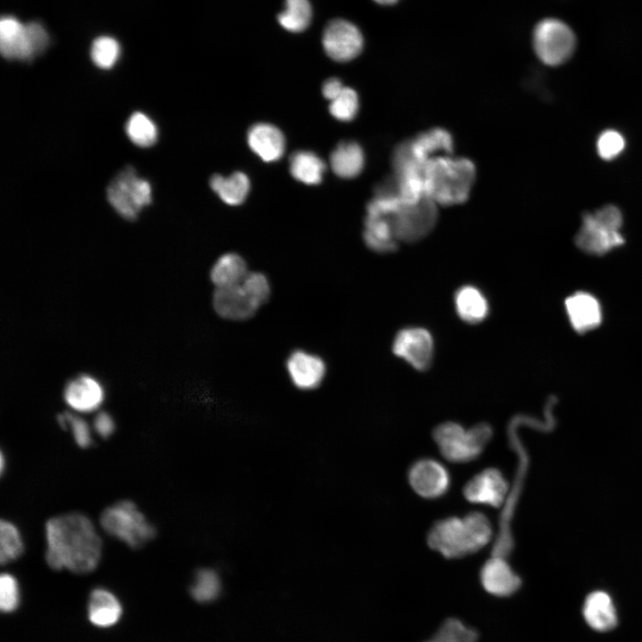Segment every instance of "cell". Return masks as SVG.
I'll use <instances>...</instances> for the list:
<instances>
[{"mask_svg":"<svg viewBox=\"0 0 642 642\" xmlns=\"http://www.w3.org/2000/svg\"><path fill=\"white\" fill-rule=\"evenodd\" d=\"M45 559L55 571L93 572L103 554V539L91 518L78 511L49 518L45 524Z\"/></svg>","mask_w":642,"mask_h":642,"instance_id":"1","label":"cell"},{"mask_svg":"<svg viewBox=\"0 0 642 642\" xmlns=\"http://www.w3.org/2000/svg\"><path fill=\"white\" fill-rule=\"evenodd\" d=\"M423 176L425 193L437 204L450 206L469 198L476 169L466 158L440 155L425 162Z\"/></svg>","mask_w":642,"mask_h":642,"instance_id":"2","label":"cell"},{"mask_svg":"<svg viewBox=\"0 0 642 642\" xmlns=\"http://www.w3.org/2000/svg\"><path fill=\"white\" fill-rule=\"evenodd\" d=\"M102 530L130 548H140L153 539L155 526L130 499L119 500L106 506L99 517Z\"/></svg>","mask_w":642,"mask_h":642,"instance_id":"3","label":"cell"},{"mask_svg":"<svg viewBox=\"0 0 642 642\" xmlns=\"http://www.w3.org/2000/svg\"><path fill=\"white\" fill-rule=\"evenodd\" d=\"M432 437L448 461L466 463L482 452L492 437V428L479 423L465 431L457 423L445 422L434 428Z\"/></svg>","mask_w":642,"mask_h":642,"instance_id":"4","label":"cell"},{"mask_svg":"<svg viewBox=\"0 0 642 642\" xmlns=\"http://www.w3.org/2000/svg\"><path fill=\"white\" fill-rule=\"evenodd\" d=\"M49 34L39 21L22 23L12 15L0 21V49L7 60L29 62L45 51Z\"/></svg>","mask_w":642,"mask_h":642,"instance_id":"5","label":"cell"},{"mask_svg":"<svg viewBox=\"0 0 642 642\" xmlns=\"http://www.w3.org/2000/svg\"><path fill=\"white\" fill-rule=\"evenodd\" d=\"M621 224V210L613 205H607L595 212L586 213L575 236V243L587 253L605 254L624 243L620 233Z\"/></svg>","mask_w":642,"mask_h":642,"instance_id":"6","label":"cell"},{"mask_svg":"<svg viewBox=\"0 0 642 642\" xmlns=\"http://www.w3.org/2000/svg\"><path fill=\"white\" fill-rule=\"evenodd\" d=\"M532 45L541 62L556 67L571 59L577 47V37L565 21L546 18L534 27Z\"/></svg>","mask_w":642,"mask_h":642,"instance_id":"7","label":"cell"},{"mask_svg":"<svg viewBox=\"0 0 642 642\" xmlns=\"http://www.w3.org/2000/svg\"><path fill=\"white\" fill-rule=\"evenodd\" d=\"M111 205L123 218L134 220L139 211L150 204V184L139 177L132 167H127L111 182L107 189Z\"/></svg>","mask_w":642,"mask_h":642,"instance_id":"8","label":"cell"},{"mask_svg":"<svg viewBox=\"0 0 642 642\" xmlns=\"http://www.w3.org/2000/svg\"><path fill=\"white\" fill-rule=\"evenodd\" d=\"M437 203L427 194L417 202L401 204L391 215L392 226L399 242L416 243L433 229L437 218Z\"/></svg>","mask_w":642,"mask_h":642,"instance_id":"9","label":"cell"},{"mask_svg":"<svg viewBox=\"0 0 642 642\" xmlns=\"http://www.w3.org/2000/svg\"><path fill=\"white\" fill-rule=\"evenodd\" d=\"M322 43L325 52L331 59L345 62L353 60L362 52L364 38L355 24L336 19L325 27Z\"/></svg>","mask_w":642,"mask_h":642,"instance_id":"10","label":"cell"},{"mask_svg":"<svg viewBox=\"0 0 642 642\" xmlns=\"http://www.w3.org/2000/svg\"><path fill=\"white\" fill-rule=\"evenodd\" d=\"M392 351L418 371L427 370L432 363L434 342L432 334L423 327L410 326L398 332Z\"/></svg>","mask_w":642,"mask_h":642,"instance_id":"11","label":"cell"},{"mask_svg":"<svg viewBox=\"0 0 642 642\" xmlns=\"http://www.w3.org/2000/svg\"><path fill=\"white\" fill-rule=\"evenodd\" d=\"M212 306L220 317L231 321L247 320L260 308L242 282L216 288L212 296Z\"/></svg>","mask_w":642,"mask_h":642,"instance_id":"12","label":"cell"},{"mask_svg":"<svg viewBox=\"0 0 642 642\" xmlns=\"http://www.w3.org/2000/svg\"><path fill=\"white\" fill-rule=\"evenodd\" d=\"M427 543L447 558H458L469 554L463 519L458 517L436 522L428 531Z\"/></svg>","mask_w":642,"mask_h":642,"instance_id":"13","label":"cell"},{"mask_svg":"<svg viewBox=\"0 0 642 642\" xmlns=\"http://www.w3.org/2000/svg\"><path fill=\"white\" fill-rule=\"evenodd\" d=\"M407 475L413 490L423 498L440 497L449 489V476L446 468L431 458L416 461L410 466Z\"/></svg>","mask_w":642,"mask_h":642,"instance_id":"14","label":"cell"},{"mask_svg":"<svg viewBox=\"0 0 642 642\" xmlns=\"http://www.w3.org/2000/svg\"><path fill=\"white\" fill-rule=\"evenodd\" d=\"M285 366L293 385L302 391H310L318 387L325 379L327 370L322 358L302 350L292 351Z\"/></svg>","mask_w":642,"mask_h":642,"instance_id":"15","label":"cell"},{"mask_svg":"<svg viewBox=\"0 0 642 642\" xmlns=\"http://www.w3.org/2000/svg\"><path fill=\"white\" fill-rule=\"evenodd\" d=\"M508 484L501 472L495 468L483 470L464 487V496L473 503L499 506L505 500Z\"/></svg>","mask_w":642,"mask_h":642,"instance_id":"16","label":"cell"},{"mask_svg":"<svg viewBox=\"0 0 642 642\" xmlns=\"http://www.w3.org/2000/svg\"><path fill=\"white\" fill-rule=\"evenodd\" d=\"M63 398L66 404L78 413H91L103 404L105 392L98 380L88 374H79L68 382Z\"/></svg>","mask_w":642,"mask_h":642,"instance_id":"17","label":"cell"},{"mask_svg":"<svg viewBox=\"0 0 642 642\" xmlns=\"http://www.w3.org/2000/svg\"><path fill=\"white\" fill-rule=\"evenodd\" d=\"M480 577L484 589L497 597L510 596L521 586L520 577L499 556L490 558L483 564Z\"/></svg>","mask_w":642,"mask_h":642,"instance_id":"18","label":"cell"},{"mask_svg":"<svg viewBox=\"0 0 642 642\" xmlns=\"http://www.w3.org/2000/svg\"><path fill=\"white\" fill-rule=\"evenodd\" d=\"M247 143L251 150L266 162L281 159L285 149L283 132L277 127L266 122L256 123L249 128Z\"/></svg>","mask_w":642,"mask_h":642,"instance_id":"19","label":"cell"},{"mask_svg":"<svg viewBox=\"0 0 642 642\" xmlns=\"http://www.w3.org/2000/svg\"><path fill=\"white\" fill-rule=\"evenodd\" d=\"M564 304L571 325L576 332L586 333L600 325L601 307L590 293L575 292L565 300Z\"/></svg>","mask_w":642,"mask_h":642,"instance_id":"20","label":"cell"},{"mask_svg":"<svg viewBox=\"0 0 642 642\" xmlns=\"http://www.w3.org/2000/svg\"><path fill=\"white\" fill-rule=\"evenodd\" d=\"M582 615L587 624L599 632L613 630L618 622L613 598L602 590L593 591L587 596L582 606Z\"/></svg>","mask_w":642,"mask_h":642,"instance_id":"21","label":"cell"},{"mask_svg":"<svg viewBox=\"0 0 642 642\" xmlns=\"http://www.w3.org/2000/svg\"><path fill=\"white\" fill-rule=\"evenodd\" d=\"M391 215L366 213L363 238L371 251L389 253L398 248L399 242L393 229Z\"/></svg>","mask_w":642,"mask_h":642,"instance_id":"22","label":"cell"},{"mask_svg":"<svg viewBox=\"0 0 642 642\" xmlns=\"http://www.w3.org/2000/svg\"><path fill=\"white\" fill-rule=\"evenodd\" d=\"M87 613L92 624L108 628L119 621L122 606L112 592L103 588H96L90 593Z\"/></svg>","mask_w":642,"mask_h":642,"instance_id":"23","label":"cell"},{"mask_svg":"<svg viewBox=\"0 0 642 642\" xmlns=\"http://www.w3.org/2000/svg\"><path fill=\"white\" fill-rule=\"evenodd\" d=\"M330 166L341 178H354L365 166V153L355 141H343L337 144L330 155Z\"/></svg>","mask_w":642,"mask_h":642,"instance_id":"24","label":"cell"},{"mask_svg":"<svg viewBox=\"0 0 642 642\" xmlns=\"http://www.w3.org/2000/svg\"><path fill=\"white\" fill-rule=\"evenodd\" d=\"M410 146L415 158L422 165L437 157L441 152L449 155L453 150V139L449 132L444 128H432L421 133L410 140Z\"/></svg>","mask_w":642,"mask_h":642,"instance_id":"25","label":"cell"},{"mask_svg":"<svg viewBox=\"0 0 642 642\" xmlns=\"http://www.w3.org/2000/svg\"><path fill=\"white\" fill-rule=\"evenodd\" d=\"M458 317L468 324L482 322L489 314V303L482 292L473 285H463L454 297Z\"/></svg>","mask_w":642,"mask_h":642,"instance_id":"26","label":"cell"},{"mask_svg":"<svg viewBox=\"0 0 642 642\" xmlns=\"http://www.w3.org/2000/svg\"><path fill=\"white\" fill-rule=\"evenodd\" d=\"M249 273L245 259L235 252L221 255L210 271V278L216 288L240 284Z\"/></svg>","mask_w":642,"mask_h":642,"instance_id":"27","label":"cell"},{"mask_svg":"<svg viewBox=\"0 0 642 642\" xmlns=\"http://www.w3.org/2000/svg\"><path fill=\"white\" fill-rule=\"evenodd\" d=\"M210 185L225 203L231 206L242 204L251 188L248 176L241 171L234 172L228 177L213 175L210 179Z\"/></svg>","mask_w":642,"mask_h":642,"instance_id":"28","label":"cell"},{"mask_svg":"<svg viewBox=\"0 0 642 642\" xmlns=\"http://www.w3.org/2000/svg\"><path fill=\"white\" fill-rule=\"evenodd\" d=\"M290 173L296 180L309 185L322 182L325 172V163L315 152L297 151L290 157Z\"/></svg>","mask_w":642,"mask_h":642,"instance_id":"29","label":"cell"},{"mask_svg":"<svg viewBox=\"0 0 642 642\" xmlns=\"http://www.w3.org/2000/svg\"><path fill=\"white\" fill-rule=\"evenodd\" d=\"M463 523L469 554L479 551L490 542L492 526L482 513L472 512L463 519Z\"/></svg>","mask_w":642,"mask_h":642,"instance_id":"30","label":"cell"},{"mask_svg":"<svg viewBox=\"0 0 642 642\" xmlns=\"http://www.w3.org/2000/svg\"><path fill=\"white\" fill-rule=\"evenodd\" d=\"M311 18L312 9L309 0H285L284 11L277 15L279 24L294 33L305 30Z\"/></svg>","mask_w":642,"mask_h":642,"instance_id":"31","label":"cell"},{"mask_svg":"<svg viewBox=\"0 0 642 642\" xmlns=\"http://www.w3.org/2000/svg\"><path fill=\"white\" fill-rule=\"evenodd\" d=\"M24 551V541L20 529L9 520L0 521V562L9 564L18 559Z\"/></svg>","mask_w":642,"mask_h":642,"instance_id":"32","label":"cell"},{"mask_svg":"<svg viewBox=\"0 0 642 642\" xmlns=\"http://www.w3.org/2000/svg\"><path fill=\"white\" fill-rule=\"evenodd\" d=\"M127 135L136 145L148 147L157 140V128L155 124L144 113L135 112L128 119L126 125Z\"/></svg>","mask_w":642,"mask_h":642,"instance_id":"33","label":"cell"},{"mask_svg":"<svg viewBox=\"0 0 642 642\" xmlns=\"http://www.w3.org/2000/svg\"><path fill=\"white\" fill-rule=\"evenodd\" d=\"M120 56V45L112 37L101 36L95 38L90 50L93 62L100 69L112 68Z\"/></svg>","mask_w":642,"mask_h":642,"instance_id":"34","label":"cell"},{"mask_svg":"<svg viewBox=\"0 0 642 642\" xmlns=\"http://www.w3.org/2000/svg\"><path fill=\"white\" fill-rule=\"evenodd\" d=\"M59 425L64 430H70L74 441L81 449L92 446L93 433L89 424L77 414L66 411L57 416Z\"/></svg>","mask_w":642,"mask_h":642,"instance_id":"35","label":"cell"},{"mask_svg":"<svg viewBox=\"0 0 642 642\" xmlns=\"http://www.w3.org/2000/svg\"><path fill=\"white\" fill-rule=\"evenodd\" d=\"M477 632L456 618L446 620L436 634L426 642H476Z\"/></svg>","mask_w":642,"mask_h":642,"instance_id":"36","label":"cell"},{"mask_svg":"<svg viewBox=\"0 0 642 642\" xmlns=\"http://www.w3.org/2000/svg\"><path fill=\"white\" fill-rule=\"evenodd\" d=\"M359 108V100L357 92L348 86H344L341 94L329 104L331 115L340 121L352 120Z\"/></svg>","mask_w":642,"mask_h":642,"instance_id":"37","label":"cell"},{"mask_svg":"<svg viewBox=\"0 0 642 642\" xmlns=\"http://www.w3.org/2000/svg\"><path fill=\"white\" fill-rule=\"evenodd\" d=\"M220 590V582L215 572L209 569L200 570L191 587L192 597L198 602L213 600Z\"/></svg>","mask_w":642,"mask_h":642,"instance_id":"38","label":"cell"},{"mask_svg":"<svg viewBox=\"0 0 642 642\" xmlns=\"http://www.w3.org/2000/svg\"><path fill=\"white\" fill-rule=\"evenodd\" d=\"M20 587L16 578L3 572L0 576V608L4 613L13 612L20 604Z\"/></svg>","mask_w":642,"mask_h":642,"instance_id":"39","label":"cell"},{"mask_svg":"<svg viewBox=\"0 0 642 642\" xmlns=\"http://www.w3.org/2000/svg\"><path fill=\"white\" fill-rule=\"evenodd\" d=\"M242 284L260 307L269 300L271 284L265 274L258 271H249Z\"/></svg>","mask_w":642,"mask_h":642,"instance_id":"40","label":"cell"},{"mask_svg":"<svg viewBox=\"0 0 642 642\" xmlns=\"http://www.w3.org/2000/svg\"><path fill=\"white\" fill-rule=\"evenodd\" d=\"M624 146L623 136L618 131L613 129L603 132L597 143L599 156L606 160L617 157L622 152Z\"/></svg>","mask_w":642,"mask_h":642,"instance_id":"41","label":"cell"},{"mask_svg":"<svg viewBox=\"0 0 642 642\" xmlns=\"http://www.w3.org/2000/svg\"><path fill=\"white\" fill-rule=\"evenodd\" d=\"M93 430L101 438L108 439L115 431L114 419L109 413L101 411L94 418Z\"/></svg>","mask_w":642,"mask_h":642,"instance_id":"42","label":"cell"},{"mask_svg":"<svg viewBox=\"0 0 642 642\" xmlns=\"http://www.w3.org/2000/svg\"><path fill=\"white\" fill-rule=\"evenodd\" d=\"M343 88L344 86L339 78H330L324 82L322 94L326 100L331 102L341 94Z\"/></svg>","mask_w":642,"mask_h":642,"instance_id":"43","label":"cell"},{"mask_svg":"<svg viewBox=\"0 0 642 642\" xmlns=\"http://www.w3.org/2000/svg\"><path fill=\"white\" fill-rule=\"evenodd\" d=\"M376 3L383 5H391L397 3L399 0H374Z\"/></svg>","mask_w":642,"mask_h":642,"instance_id":"44","label":"cell"},{"mask_svg":"<svg viewBox=\"0 0 642 642\" xmlns=\"http://www.w3.org/2000/svg\"><path fill=\"white\" fill-rule=\"evenodd\" d=\"M0 459H1V472L3 473L4 470V465H5V464H4V463H5V460H4V453H1Z\"/></svg>","mask_w":642,"mask_h":642,"instance_id":"45","label":"cell"}]
</instances>
